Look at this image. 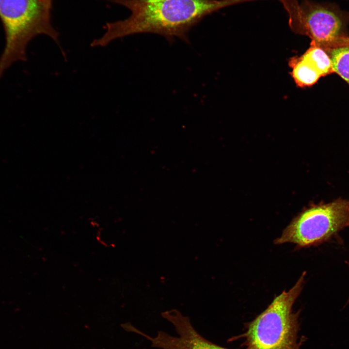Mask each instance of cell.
Returning a JSON list of instances; mask_svg holds the SVG:
<instances>
[{
  "label": "cell",
  "instance_id": "cell-6",
  "mask_svg": "<svg viewBox=\"0 0 349 349\" xmlns=\"http://www.w3.org/2000/svg\"><path fill=\"white\" fill-rule=\"evenodd\" d=\"M291 75L296 85L300 87L311 86L322 77L315 66L301 55L290 59Z\"/></svg>",
  "mask_w": 349,
  "mask_h": 349
},
{
  "label": "cell",
  "instance_id": "cell-4",
  "mask_svg": "<svg viewBox=\"0 0 349 349\" xmlns=\"http://www.w3.org/2000/svg\"><path fill=\"white\" fill-rule=\"evenodd\" d=\"M289 15V24L295 33L308 36L326 52L338 40L348 36L349 12L330 3L310 0H280Z\"/></svg>",
  "mask_w": 349,
  "mask_h": 349
},
{
  "label": "cell",
  "instance_id": "cell-10",
  "mask_svg": "<svg viewBox=\"0 0 349 349\" xmlns=\"http://www.w3.org/2000/svg\"><path fill=\"white\" fill-rule=\"evenodd\" d=\"M43 0L44 2H45L51 6L52 0Z\"/></svg>",
  "mask_w": 349,
  "mask_h": 349
},
{
  "label": "cell",
  "instance_id": "cell-8",
  "mask_svg": "<svg viewBox=\"0 0 349 349\" xmlns=\"http://www.w3.org/2000/svg\"><path fill=\"white\" fill-rule=\"evenodd\" d=\"M336 73L349 85V46H341L329 49L327 52Z\"/></svg>",
  "mask_w": 349,
  "mask_h": 349
},
{
  "label": "cell",
  "instance_id": "cell-11",
  "mask_svg": "<svg viewBox=\"0 0 349 349\" xmlns=\"http://www.w3.org/2000/svg\"><path fill=\"white\" fill-rule=\"evenodd\" d=\"M348 265H349V262L348 263Z\"/></svg>",
  "mask_w": 349,
  "mask_h": 349
},
{
  "label": "cell",
  "instance_id": "cell-9",
  "mask_svg": "<svg viewBox=\"0 0 349 349\" xmlns=\"http://www.w3.org/2000/svg\"><path fill=\"white\" fill-rule=\"evenodd\" d=\"M341 46H349V35L341 37L337 42L334 48Z\"/></svg>",
  "mask_w": 349,
  "mask_h": 349
},
{
  "label": "cell",
  "instance_id": "cell-1",
  "mask_svg": "<svg viewBox=\"0 0 349 349\" xmlns=\"http://www.w3.org/2000/svg\"><path fill=\"white\" fill-rule=\"evenodd\" d=\"M242 0H111L131 12L124 20L108 23L105 33L91 43L105 47L112 41L136 33L161 35L170 41L188 42V33L205 16Z\"/></svg>",
  "mask_w": 349,
  "mask_h": 349
},
{
  "label": "cell",
  "instance_id": "cell-3",
  "mask_svg": "<svg viewBox=\"0 0 349 349\" xmlns=\"http://www.w3.org/2000/svg\"><path fill=\"white\" fill-rule=\"evenodd\" d=\"M302 273L288 291L276 296L268 307L248 323L242 334L244 349H299V312L293 305L304 284Z\"/></svg>",
  "mask_w": 349,
  "mask_h": 349
},
{
  "label": "cell",
  "instance_id": "cell-7",
  "mask_svg": "<svg viewBox=\"0 0 349 349\" xmlns=\"http://www.w3.org/2000/svg\"><path fill=\"white\" fill-rule=\"evenodd\" d=\"M301 56L315 66L322 77L334 73L329 55L314 43L311 41L309 48Z\"/></svg>",
  "mask_w": 349,
  "mask_h": 349
},
{
  "label": "cell",
  "instance_id": "cell-5",
  "mask_svg": "<svg viewBox=\"0 0 349 349\" xmlns=\"http://www.w3.org/2000/svg\"><path fill=\"white\" fill-rule=\"evenodd\" d=\"M349 226V201L338 199L311 206L299 213L285 228L275 244L291 243L301 248L318 245Z\"/></svg>",
  "mask_w": 349,
  "mask_h": 349
},
{
  "label": "cell",
  "instance_id": "cell-2",
  "mask_svg": "<svg viewBox=\"0 0 349 349\" xmlns=\"http://www.w3.org/2000/svg\"><path fill=\"white\" fill-rule=\"evenodd\" d=\"M51 6L42 0H0L6 40L0 57V79L14 62L27 60V46L36 36L48 35L59 45V33L51 22Z\"/></svg>",
  "mask_w": 349,
  "mask_h": 349
}]
</instances>
